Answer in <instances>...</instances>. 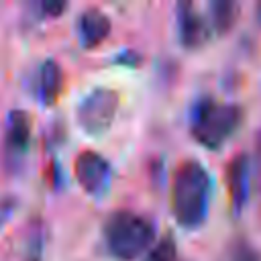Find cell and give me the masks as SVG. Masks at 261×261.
I'll return each instance as SVG.
<instances>
[{"instance_id":"7c38bea8","label":"cell","mask_w":261,"mask_h":261,"mask_svg":"<svg viewBox=\"0 0 261 261\" xmlns=\"http://www.w3.org/2000/svg\"><path fill=\"white\" fill-rule=\"evenodd\" d=\"M145 261H181L179 255H177V247H175L173 237L165 234L155 245H151V249L147 251Z\"/></svg>"},{"instance_id":"9c48e42d","label":"cell","mask_w":261,"mask_h":261,"mask_svg":"<svg viewBox=\"0 0 261 261\" xmlns=\"http://www.w3.org/2000/svg\"><path fill=\"white\" fill-rule=\"evenodd\" d=\"M63 88V71L61 65L55 59H45L39 67V82H37V94L39 100L45 106H51Z\"/></svg>"},{"instance_id":"7a4b0ae2","label":"cell","mask_w":261,"mask_h":261,"mask_svg":"<svg viewBox=\"0 0 261 261\" xmlns=\"http://www.w3.org/2000/svg\"><path fill=\"white\" fill-rule=\"evenodd\" d=\"M243 108L234 102H220L212 96H200L190 110L192 137L206 149H220L241 126Z\"/></svg>"},{"instance_id":"3957f363","label":"cell","mask_w":261,"mask_h":261,"mask_svg":"<svg viewBox=\"0 0 261 261\" xmlns=\"http://www.w3.org/2000/svg\"><path fill=\"white\" fill-rule=\"evenodd\" d=\"M102 234L110 255L120 261H133L151 249L155 241V224L139 212L116 210L106 218Z\"/></svg>"},{"instance_id":"5bb4252c","label":"cell","mask_w":261,"mask_h":261,"mask_svg":"<svg viewBox=\"0 0 261 261\" xmlns=\"http://www.w3.org/2000/svg\"><path fill=\"white\" fill-rule=\"evenodd\" d=\"M14 208H16V198H12V196H2L0 198V224H4L12 216Z\"/></svg>"},{"instance_id":"8fae6325","label":"cell","mask_w":261,"mask_h":261,"mask_svg":"<svg viewBox=\"0 0 261 261\" xmlns=\"http://www.w3.org/2000/svg\"><path fill=\"white\" fill-rule=\"evenodd\" d=\"M210 10V29H214V33L218 35H226L237 18H239V4L232 0H214L208 4Z\"/></svg>"},{"instance_id":"30bf717a","label":"cell","mask_w":261,"mask_h":261,"mask_svg":"<svg viewBox=\"0 0 261 261\" xmlns=\"http://www.w3.org/2000/svg\"><path fill=\"white\" fill-rule=\"evenodd\" d=\"M31 143V116L24 110H12L6 120V145L10 151L22 153Z\"/></svg>"},{"instance_id":"2e32d148","label":"cell","mask_w":261,"mask_h":261,"mask_svg":"<svg viewBox=\"0 0 261 261\" xmlns=\"http://www.w3.org/2000/svg\"><path fill=\"white\" fill-rule=\"evenodd\" d=\"M65 8H67L65 2H43V4H41V10H43L47 16H59Z\"/></svg>"},{"instance_id":"9a60e30c","label":"cell","mask_w":261,"mask_h":261,"mask_svg":"<svg viewBox=\"0 0 261 261\" xmlns=\"http://www.w3.org/2000/svg\"><path fill=\"white\" fill-rule=\"evenodd\" d=\"M116 61H118V63H124V65H128V67H137L139 61H141V55H139L137 51H133V49H124L120 55H116Z\"/></svg>"},{"instance_id":"ac0fdd59","label":"cell","mask_w":261,"mask_h":261,"mask_svg":"<svg viewBox=\"0 0 261 261\" xmlns=\"http://www.w3.org/2000/svg\"><path fill=\"white\" fill-rule=\"evenodd\" d=\"M255 20H257V24L261 27V2L255 4Z\"/></svg>"},{"instance_id":"5b68a950","label":"cell","mask_w":261,"mask_h":261,"mask_svg":"<svg viewBox=\"0 0 261 261\" xmlns=\"http://www.w3.org/2000/svg\"><path fill=\"white\" fill-rule=\"evenodd\" d=\"M75 179L86 194L100 198L112 181L110 161L96 151H82L75 157Z\"/></svg>"},{"instance_id":"277c9868","label":"cell","mask_w":261,"mask_h":261,"mask_svg":"<svg viewBox=\"0 0 261 261\" xmlns=\"http://www.w3.org/2000/svg\"><path fill=\"white\" fill-rule=\"evenodd\" d=\"M118 104V92L110 88H94L77 104V124L84 128V133L98 137L106 133L114 122Z\"/></svg>"},{"instance_id":"ba28073f","label":"cell","mask_w":261,"mask_h":261,"mask_svg":"<svg viewBox=\"0 0 261 261\" xmlns=\"http://www.w3.org/2000/svg\"><path fill=\"white\" fill-rule=\"evenodd\" d=\"M112 22L100 8H86L77 18V35L86 49L98 47L110 35Z\"/></svg>"},{"instance_id":"e0dca14e","label":"cell","mask_w":261,"mask_h":261,"mask_svg":"<svg viewBox=\"0 0 261 261\" xmlns=\"http://www.w3.org/2000/svg\"><path fill=\"white\" fill-rule=\"evenodd\" d=\"M255 151H257V167H259V175H261V130L257 133V139H255Z\"/></svg>"},{"instance_id":"6da1fadb","label":"cell","mask_w":261,"mask_h":261,"mask_svg":"<svg viewBox=\"0 0 261 261\" xmlns=\"http://www.w3.org/2000/svg\"><path fill=\"white\" fill-rule=\"evenodd\" d=\"M169 202L179 226L192 230L204 224L212 202V177L198 159H184L175 167Z\"/></svg>"},{"instance_id":"8992f818","label":"cell","mask_w":261,"mask_h":261,"mask_svg":"<svg viewBox=\"0 0 261 261\" xmlns=\"http://www.w3.org/2000/svg\"><path fill=\"white\" fill-rule=\"evenodd\" d=\"M210 22L192 2L177 4V39L186 49H200L210 39Z\"/></svg>"},{"instance_id":"52a82bcc","label":"cell","mask_w":261,"mask_h":261,"mask_svg":"<svg viewBox=\"0 0 261 261\" xmlns=\"http://www.w3.org/2000/svg\"><path fill=\"white\" fill-rule=\"evenodd\" d=\"M226 188H228V198H230V208L232 214L239 216L251 194V157L247 153H237L228 165H226Z\"/></svg>"},{"instance_id":"4fadbf2b","label":"cell","mask_w":261,"mask_h":261,"mask_svg":"<svg viewBox=\"0 0 261 261\" xmlns=\"http://www.w3.org/2000/svg\"><path fill=\"white\" fill-rule=\"evenodd\" d=\"M228 259L230 261H261V253L247 239H237L230 247Z\"/></svg>"}]
</instances>
